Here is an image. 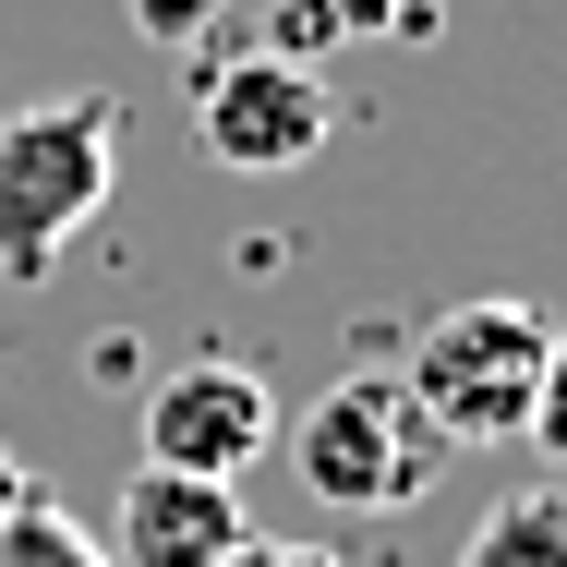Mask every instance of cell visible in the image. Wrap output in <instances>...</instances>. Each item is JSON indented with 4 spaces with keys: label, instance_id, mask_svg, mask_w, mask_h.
<instances>
[{
    "label": "cell",
    "instance_id": "5b68a950",
    "mask_svg": "<svg viewBox=\"0 0 567 567\" xmlns=\"http://www.w3.org/2000/svg\"><path fill=\"white\" fill-rule=\"evenodd\" d=\"M278 447V386L254 362H182L145 386V458L157 471H206V483H241L254 458Z\"/></svg>",
    "mask_w": 567,
    "mask_h": 567
},
{
    "label": "cell",
    "instance_id": "8992f818",
    "mask_svg": "<svg viewBox=\"0 0 567 567\" xmlns=\"http://www.w3.org/2000/svg\"><path fill=\"white\" fill-rule=\"evenodd\" d=\"M254 519H241V495L229 483H206V471H133L121 483V519L97 532L110 544V567H218L229 544H241Z\"/></svg>",
    "mask_w": 567,
    "mask_h": 567
},
{
    "label": "cell",
    "instance_id": "30bf717a",
    "mask_svg": "<svg viewBox=\"0 0 567 567\" xmlns=\"http://www.w3.org/2000/svg\"><path fill=\"white\" fill-rule=\"evenodd\" d=\"M218 567H339V556H327V544H266V532H241Z\"/></svg>",
    "mask_w": 567,
    "mask_h": 567
},
{
    "label": "cell",
    "instance_id": "277c9868",
    "mask_svg": "<svg viewBox=\"0 0 567 567\" xmlns=\"http://www.w3.org/2000/svg\"><path fill=\"white\" fill-rule=\"evenodd\" d=\"M194 133H206V157H218V169L278 182V169H315V157H327L339 97H327V73H315V61L229 49V61H206V85H194Z\"/></svg>",
    "mask_w": 567,
    "mask_h": 567
},
{
    "label": "cell",
    "instance_id": "52a82bcc",
    "mask_svg": "<svg viewBox=\"0 0 567 567\" xmlns=\"http://www.w3.org/2000/svg\"><path fill=\"white\" fill-rule=\"evenodd\" d=\"M458 567H567V495H507V507H483V532L458 544Z\"/></svg>",
    "mask_w": 567,
    "mask_h": 567
},
{
    "label": "cell",
    "instance_id": "8fae6325",
    "mask_svg": "<svg viewBox=\"0 0 567 567\" xmlns=\"http://www.w3.org/2000/svg\"><path fill=\"white\" fill-rule=\"evenodd\" d=\"M133 12H145V37H194L206 24V0H133Z\"/></svg>",
    "mask_w": 567,
    "mask_h": 567
},
{
    "label": "cell",
    "instance_id": "7a4b0ae2",
    "mask_svg": "<svg viewBox=\"0 0 567 567\" xmlns=\"http://www.w3.org/2000/svg\"><path fill=\"white\" fill-rule=\"evenodd\" d=\"M544 350L556 327L532 315V302H447L423 339H411V411L458 435V447H495V435H519L532 423V386H544Z\"/></svg>",
    "mask_w": 567,
    "mask_h": 567
},
{
    "label": "cell",
    "instance_id": "6da1fadb",
    "mask_svg": "<svg viewBox=\"0 0 567 567\" xmlns=\"http://www.w3.org/2000/svg\"><path fill=\"white\" fill-rule=\"evenodd\" d=\"M121 182V110L110 97H49V110L0 121V278L37 290L61 266V241L110 206Z\"/></svg>",
    "mask_w": 567,
    "mask_h": 567
},
{
    "label": "cell",
    "instance_id": "9c48e42d",
    "mask_svg": "<svg viewBox=\"0 0 567 567\" xmlns=\"http://www.w3.org/2000/svg\"><path fill=\"white\" fill-rule=\"evenodd\" d=\"M519 435H532V447L567 471V339L544 350V386H532V423H519Z\"/></svg>",
    "mask_w": 567,
    "mask_h": 567
},
{
    "label": "cell",
    "instance_id": "3957f363",
    "mask_svg": "<svg viewBox=\"0 0 567 567\" xmlns=\"http://www.w3.org/2000/svg\"><path fill=\"white\" fill-rule=\"evenodd\" d=\"M435 423L411 411L399 374H339L302 423H290V471L327 495V507H411L435 483Z\"/></svg>",
    "mask_w": 567,
    "mask_h": 567
},
{
    "label": "cell",
    "instance_id": "ba28073f",
    "mask_svg": "<svg viewBox=\"0 0 567 567\" xmlns=\"http://www.w3.org/2000/svg\"><path fill=\"white\" fill-rule=\"evenodd\" d=\"M0 567H110V544H97L73 507H49V495H12V507H0Z\"/></svg>",
    "mask_w": 567,
    "mask_h": 567
}]
</instances>
